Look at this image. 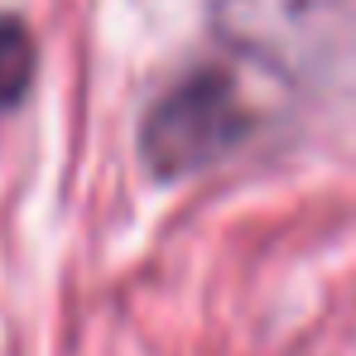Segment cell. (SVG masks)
Returning a JSON list of instances; mask_svg holds the SVG:
<instances>
[{
	"label": "cell",
	"mask_w": 356,
	"mask_h": 356,
	"mask_svg": "<svg viewBox=\"0 0 356 356\" xmlns=\"http://www.w3.org/2000/svg\"><path fill=\"white\" fill-rule=\"evenodd\" d=\"M245 130V111L227 72H193L149 106L140 125V154L154 178H183L222 159Z\"/></svg>",
	"instance_id": "1"
},
{
	"label": "cell",
	"mask_w": 356,
	"mask_h": 356,
	"mask_svg": "<svg viewBox=\"0 0 356 356\" xmlns=\"http://www.w3.org/2000/svg\"><path fill=\"white\" fill-rule=\"evenodd\" d=\"M34 34L19 15H0V111L19 106L34 82Z\"/></svg>",
	"instance_id": "2"
}]
</instances>
